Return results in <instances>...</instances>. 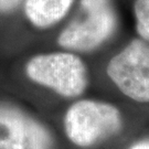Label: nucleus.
<instances>
[{"label": "nucleus", "mask_w": 149, "mask_h": 149, "mask_svg": "<svg viewBox=\"0 0 149 149\" xmlns=\"http://www.w3.org/2000/svg\"><path fill=\"white\" fill-rule=\"evenodd\" d=\"M129 149H149V139L137 141V143H135Z\"/></svg>", "instance_id": "1a4fd4ad"}, {"label": "nucleus", "mask_w": 149, "mask_h": 149, "mask_svg": "<svg viewBox=\"0 0 149 149\" xmlns=\"http://www.w3.org/2000/svg\"><path fill=\"white\" fill-rule=\"evenodd\" d=\"M24 72L33 83L65 98L82 95L88 85L85 63L70 52L38 54L27 62Z\"/></svg>", "instance_id": "f03ea898"}, {"label": "nucleus", "mask_w": 149, "mask_h": 149, "mask_svg": "<svg viewBox=\"0 0 149 149\" xmlns=\"http://www.w3.org/2000/svg\"><path fill=\"white\" fill-rule=\"evenodd\" d=\"M63 126L72 144L88 148L119 133L123 117L119 109L111 103L81 100L68 108Z\"/></svg>", "instance_id": "f257e3e1"}, {"label": "nucleus", "mask_w": 149, "mask_h": 149, "mask_svg": "<svg viewBox=\"0 0 149 149\" xmlns=\"http://www.w3.org/2000/svg\"><path fill=\"white\" fill-rule=\"evenodd\" d=\"M22 0H0V12L12 11Z\"/></svg>", "instance_id": "6e6552de"}, {"label": "nucleus", "mask_w": 149, "mask_h": 149, "mask_svg": "<svg viewBox=\"0 0 149 149\" xmlns=\"http://www.w3.org/2000/svg\"><path fill=\"white\" fill-rule=\"evenodd\" d=\"M106 73L128 98L149 103V42L133 40L108 62Z\"/></svg>", "instance_id": "20e7f679"}, {"label": "nucleus", "mask_w": 149, "mask_h": 149, "mask_svg": "<svg viewBox=\"0 0 149 149\" xmlns=\"http://www.w3.org/2000/svg\"><path fill=\"white\" fill-rule=\"evenodd\" d=\"M53 138L42 123L0 102V149H51Z\"/></svg>", "instance_id": "39448f33"}, {"label": "nucleus", "mask_w": 149, "mask_h": 149, "mask_svg": "<svg viewBox=\"0 0 149 149\" xmlns=\"http://www.w3.org/2000/svg\"><path fill=\"white\" fill-rule=\"evenodd\" d=\"M73 2L74 0H26L24 13L34 27L47 29L61 21Z\"/></svg>", "instance_id": "423d86ee"}, {"label": "nucleus", "mask_w": 149, "mask_h": 149, "mask_svg": "<svg viewBox=\"0 0 149 149\" xmlns=\"http://www.w3.org/2000/svg\"><path fill=\"white\" fill-rule=\"evenodd\" d=\"M83 18L64 28L58 38L60 47L87 52L98 48L117 28V17L111 0H82Z\"/></svg>", "instance_id": "7ed1b4c3"}, {"label": "nucleus", "mask_w": 149, "mask_h": 149, "mask_svg": "<svg viewBox=\"0 0 149 149\" xmlns=\"http://www.w3.org/2000/svg\"><path fill=\"white\" fill-rule=\"evenodd\" d=\"M134 10L139 36L143 40L149 42V0H136Z\"/></svg>", "instance_id": "0eeeda50"}]
</instances>
